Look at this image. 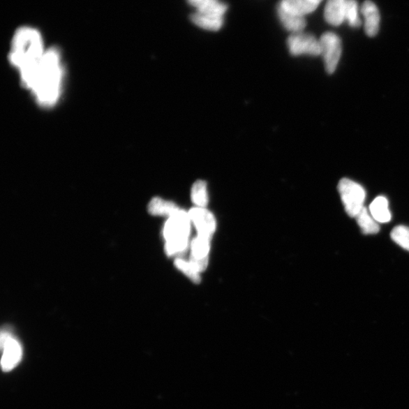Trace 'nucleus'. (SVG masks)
<instances>
[{"instance_id":"nucleus-3","label":"nucleus","mask_w":409,"mask_h":409,"mask_svg":"<svg viewBox=\"0 0 409 409\" xmlns=\"http://www.w3.org/2000/svg\"><path fill=\"white\" fill-rule=\"evenodd\" d=\"M190 220L188 213L179 209L167 221L163 235L166 239L165 251L169 256L182 253L188 248Z\"/></svg>"},{"instance_id":"nucleus-19","label":"nucleus","mask_w":409,"mask_h":409,"mask_svg":"<svg viewBox=\"0 0 409 409\" xmlns=\"http://www.w3.org/2000/svg\"><path fill=\"white\" fill-rule=\"evenodd\" d=\"M191 199L198 207L204 208L209 202L207 185L203 181H198L193 185Z\"/></svg>"},{"instance_id":"nucleus-23","label":"nucleus","mask_w":409,"mask_h":409,"mask_svg":"<svg viewBox=\"0 0 409 409\" xmlns=\"http://www.w3.org/2000/svg\"><path fill=\"white\" fill-rule=\"evenodd\" d=\"M188 1L192 6L197 7L201 2L203 1V0H188Z\"/></svg>"},{"instance_id":"nucleus-18","label":"nucleus","mask_w":409,"mask_h":409,"mask_svg":"<svg viewBox=\"0 0 409 409\" xmlns=\"http://www.w3.org/2000/svg\"><path fill=\"white\" fill-rule=\"evenodd\" d=\"M355 218H357V223L361 228L363 234L375 235L379 232L380 226L377 223V221L369 215L366 207H364L361 210Z\"/></svg>"},{"instance_id":"nucleus-6","label":"nucleus","mask_w":409,"mask_h":409,"mask_svg":"<svg viewBox=\"0 0 409 409\" xmlns=\"http://www.w3.org/2000/svg\"><path fill=\"white\" fill-rule=\"evenodd\" d=\"M288 47L290 54L298 57L301 55H321V44L314 35L304 31L291 34L288 39Z\"/></svg>"},{"instance_id":"nucleus-10","label":"nucleus","mask_w":409,"mask_h":409,"mask_svg":"<svg viewBox=\"0 0 409 409\" xmlns=\"http://www.w3.org/2000/svg\"><path fill=\"white\" fill-rule=\"evenodd\" d=\"M364 20V31L369 37H375L380 29V16L378 8L370 0L364 2L361 8Z\"/></svg>"},{"instance_id":"nucleus-9","label":"nucleus","mask_w":409,"mask_h":409,"mask_svg":"<svg viewBox=\"0 0 409 409\" xmlns=\"http://www.w3.org/2000/svg\"><path fill=\"white\" fill-rule=\"evenodd\" d=\"M188 214L199 235L211 238L216 230V220L211 213L204 208L195 207Z\"/></svg>"},{"instance_id":"nucleus-22","label":"nucleus","mask_w":409,"mask_h":409,"mask_svg":"<svg viewBox=\"0 0 409 409\" xmlns=\"http://www.w3.org/2000/svg\"><path fill=\"white\" fill-rule=\"evenodd\" d=\"M175 265L177 269L182 271L186 276H188L194 283H200V277L199 272H198L191 263L179 259L175 261Z\"/></svg>"},{"instance_id":"nucleus-8","label":"nucleus","mask_w":409,"mask_h":409,"mask_svg":"<svg viewBox=\"0 0 409 409\" xmlns=\"http://www.w3.org/2000/svg\"><path fill=\"white\" fill-rule=\"evenodd\" d=\"M210 239V237L199 235L192 242V252L190 263L199 272H203L207 268Z\"/></svg>"},{"instance_id":"nucleus-20","label":"nucleus","mask_w":409,"mask_h":409,"mask_svg":"<svg viewBox=\"0 0 409 409\" xmlns=\"http://www.w3.org/2000/svg\"><path fill=\"white\" fill-rule=\"evenodd\" d=\"M345 22H348L353 28H359L362 25L359 8L357 0H346Z\"/></svg>"},{"instance_id":"nucleus-5","label":"nucleus","mask_w":409,"mask_h":409,"mask_svg":"<svg viewBox=\"0 0 409 409\" xmlns=\"http://www.w3.org/2000/svg\"><path fill=\"white\" fill-rule=\"evenodd\" d=\"M325 66L328 74H333L339 64L342 53V42L339 36L333 32L325 33L319 40Z\"/></svg>"},{"instance_id":"nucleus-4","label":"nucleus","mask_w":409,"mask_h":409,"mask_svg":"<svg viewBox=\"0 0 409 409\" xmlns=\"http://www.w3.org/2000/svg\"><path fill=\"white\" fill-rule=\"evenodd\" d=\"M338 191L346 213L352 218L357 217L364 208L366 198V191L360 184L348 179H343L340 181Z\"/></svg>"},{"instance_id":"nucleus-7","label":"nucleus","mask_w":409,"mask_h":409,"mask_svg":"<svg viewBox=\"0 0 409 409\" xmlns=\"http://www.w3.org/2000/svg\"><path fill=\"white\" fill-rule=\"evenodd\" d=\"M1 348L3 357L1 366L3 371L8 372L14 369L22 359V348L12 334L8 331H3L1 334Z\"/></svg>"},{"instance_id":"nucleus-14","label":"nucleus","mask_w":409,"mask_h":409,"mask_svg":"<svg viewBox=\"0 0 409 409\" xmlns=\"http://www.w3.org/2000/svg\"><path fill=\"white\" fill-rule=\"evenodd\" d=\"M371 216L379 223H387L391 220L387 199L380 195L370 204Z\"/></svg>"},{"instance_id":"nucleus-11","label":"nucleus","mask_w":409,"mask_h":409,"mask_svg":"<svg viewBox=\"0 0 409 409\" xmlns=\"http://www.w3.org/2000/svg\"><path fill=\"white\" fill-rule=\"evenodd\" d=\"M323 0H282L279 7L289 13L306 16L313 13Z\"/></svg>"},{"instance_id":"nucleus-13","label":"nucleus","mask_w":409,"mask_h":409,"mask_svg":"<svg viewBox=\"0 0 409 409\" xmlns=\"http://www.w3.org/2000/svg\"><path fill=\"white\" fill-rule=\"evenodd\" d=\"M278 15L284 28L291 34L302 32L305 29L306 20L304 16L289 13L279 6L278 7Z\"/></svg>"},{"instance_id":"nucleus-17","label":"nucleus","mask_w":409,"mask_h":409,"mask_svg":"<svg viewBox=\"0 0 409 409\" xmlns=\"http://www.w3.org/2000/svg\"><path fill=\"white\" fill-rule=\"evenodd\" d=\"M148 209L150 214L169 217L174 215L180 209L174 203L158 198H154L150 202Z\"/></svg>"},{"instance_id":"nucleus-1","label":"nucleus","mask_w":409,"mask_h":409,"mask_svg":"<svg viewBox=\"0 0 409 409\" xmlns=\"http://www.w3.org/2000/svg\"><path fill=\"white\" fill-rule=\"evenodd\" d=\"M20 77L24 86L31 90L40 105H54L59 99L61 87L59 52L56 48L46 50L38 64Z\"/></svg>"},{"instance_id":"nucleus-12","label":"nucleus","mask_w":409,"mask_h":409,"mask_svg":"<svg viewBox=\"0 0 409 409\" xmlns=\"http://www.w3.org/2000/svg\"><path fill=\"white\" fill-rule=\"evenodd\" d=\"M346 0H327L325 8V19L328 24L339 26L345 22Z\"/></svg>"},{"instance_id":"nucleus-16","label":"nucleus","mask_w":409,"mask_h":409,"mask_svg":"<svg viewBox=\"0 0 409 409\" xmlns=\"http://www.w3.org/2000/svg\"><path fill=\"white\" fill-rule=\"evenodd\" d=\"M191 20L200 28L211 31L220 30L224 24V17H211L197 12L191 15Z\"/></svg>"},{"instance_id":"nucleus-2","label":"nucleus","mask_w":409,"mask_h":409,"mask_svg":"<svg viewBox=\"0 0 409 409\" xmlns=\"http://www.w3.org/2000/svg\"><path fill=\"white\" fill-rule=\"evenodd\" d=\"M45 52L40 32L30 27H23L14 34L8 59L21 75L36 66Z\"/></svg>"},{"instance_id":"nucleus-15","label":"nucleus","mask_w":409,"mask_h":409,"mask_svg":"<svg viewBox=\"0 0 409 409\" xmlns=\"http://www.w3.org/2000/svg\"><path fill=\"white\" fill-rule=\"evenodd\" d=\"M197 13L216 17H224L228 6L220 0H203L197 7Z\"/></svg>"},{"instance_id":"nucleus-21","label":"nucleus","mask_w":409,"mask_h":409,"mask_svg":"<svg viewBox=\"0 0 409 409\" xmlns=\"http://www.w3.org/2000/svg\"><path fill=\"white\" fill-rule=\"evenodd\" d=\"M393 241L409 251V228L403 225H399L393 229L390 234Z\"/></svg>"}]
</instances>
